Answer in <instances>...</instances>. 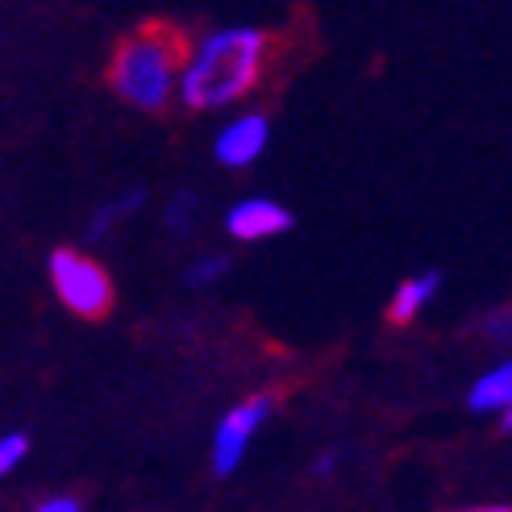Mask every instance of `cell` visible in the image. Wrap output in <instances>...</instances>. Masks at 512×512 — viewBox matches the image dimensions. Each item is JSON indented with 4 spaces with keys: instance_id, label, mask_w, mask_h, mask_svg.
<instances>
[{
    "instance_id": "13",
    "label": "cell",
    "mask_w": 512,
    "mask_h": 512,
    "mask_svg": "<svg viewBox=\"0 0 512 512\" xmlns=\"http://www.w3.org/2000/svg\"><path fill=\"white\" fill-rule=\"evenodd\" d=\"M483 334L488 338H512V309H496L488 321H483Z\"/></svg>"
},
{
    "instance_id": "17",
    "label": "cell",
    "mask_w": 512,
    "mask_h": 512,
    "mask_svg": "<svg viewBox=\"0 0 512 512\" xmlns=\"http://www.w3.org/2000/svg\"><path fill=\"white\" fill-rule=\"evenodd\" d=\"M467 512H475V508H467Z\"/></svg>"
},
{
    "instance_id": "8",
    "label": "cell",
    "mask_w": 512,
    "mask_h": 512,
    "mask_svg": "<svg viewBox=\"0 0 512 512\" xmlns=\"http://www.w3.org/2000/svg\"><path fill=\"white\" fill-rule=\"evenodd\" d=\"M433 292H438V275H433V271H429V275H417V279H404L400 292H396L392 304H388V321H392V325H408V321L421 313V304H425Z\"/></svg>"
},
{
    "instance_id": "2",
    "label": "cell",
    "mask_w": 512,
    "mask_h": 512,
    "mask_svg": "<svg viewBox=\"0 0 512 512\" xmlns=\"http://www.w3.org/2000/svg\"><path fill=\"white\" fill-rule=\"evenodd\" d=\"M188 50H192V38L179 30V25L146 21L113 46L105 80L125 105H134L142 113H163L175 100Z\"/></svg>"
},
{
    "instance_id": "6",
    "label": "cell",
    "mask_w": 512,
    "mask_h": 512,
    "mask_svg": "<svg viewBox=\"0 0 512 512\" xmlns=\"http://www.w3.org/2000/svg\"><path fill=\"white\" fill-rule=\"evenodd\" d=\"M267 138H271L267 117L263 113H246L238 121H229L225 130L217 134L213 155H217L221 167H250L267 150Z\"/></svg>"
},
{
    "instance_id": "4",
    "label": "cell",
    "mask_w": 512,
    "mask_h": 512,
    "mask_svg": "<svg viewBox=\"0 0 512 512\" xmlns=\"http://www.w3.org/2000/svg\"><path fill=\"white\" fill-rule=\"evenodd\" d=\"M271 408H275L271 396H250L221 417V425L213 433V471L217 475H234V467L246 458V446L254 442V433L271 417Z\"/></svg>"
},
{
    "instance_id": "16",
    "label": "cell",
    "mask_w": 512,
    "mask_h": 512,
    "mask_svg": "<svg viewBox=\"0 0 512 512\" xmlns=\"http://www.w3.org/2000/svg\"><path fill=\"white\" fill-rule=\"evenodd\" d=\"M475 512H512V508H475Z\"/></svg>"
},
{
    "instance_id": "3",
    "label": "cell",
    "mask_w": 512,
    "mask_h": 512,
    "mask_svg": "<svg viewBox=\"0 0 512 512\" xmlns=\"http://www.w3.org/2000/svg\"><path fill=\"white\" fill-rule=\"evenodd\" d=\"M46 279H50V292H55V300L63 304V309H67L71 317H84V321L109 317L113 300H117L109 271L100 267L92 254L75 250V246L50 250V259H46Z\"/></svg>"
},
{
    "instance_id": "5",
    "label": "cell",
    "mask_w": 512,
    "mask_h": 512,
    "mask_svg": "<svg viewBox=\"0 0 512 512\" xmlns=\"http://www.w3.org/2000/svg\"><path fill=\"white\" fill-rule=\"evenodd\" d=\"M225 229H229V238H238V242H263V238H275V234H284V229H292V213L284 204L254 196V200H238L234 209L225 213Z\"/></svg>"
},
{
    "instance_id": "12",
    "label": "cell",
    "mask_w": 512,
    "mask_h": 512,
    "mask_svg": "<svg viewBox=\"0 0 512 512\" xmlns=\"http://www.w3.org/2000/svg\"><path fill=\"white\" fill-rule=\"evenodd\" d=\"M229 271V254H204V259H196L188 267V284L204 288V284H217V279Z\"/></svg>"
},
{
    "instance_id": "9",
    "label": "cell",
    "mask_w": 512,
    "mask_h": 512,
    "mask_svg": "<svg viewBox=\"0 0 512 512\" xmlns=\"http://www.w3.org/2000/svg\"><path fill=\"white\" fill-rule=\"evenodd\" d=\"M471 408H475V413H492V408H512V363L496 367L488 379H479V383H475Z\"/></svg>"
},
{
    "instance_id": "1",
    "label": "cell",
    "mask_w": 512,
    "mask_h": 512,
    "mask_svg": "<svg viewBox=\"0 0 512 512\" xmlns=\"http://www.w3.org/2000/svg\"><path fill=\"white\" fill-rule=\"evenodd\" d=\"M275 34L250 30V25H229L192 42L188 63L179 71V105L192 113H217L225 105H238L267 80V67L275 59Z\"/></svg>"
},
{
    "instance_id": "7",
    "label": "cell",
    "mask_w": 512,
    "mask_h": 512,
    "mask_svg": "<svg viewBox=\"0 0 512 512\" xmlns=\"http://www.w3.org/2000/svg\"><path fill=\"white\" fill-rule=\"evenodd\" d=\"M142 204H146V192H142V188H130V192L105 200V204H100V209L92 213V221H88V242H105L125 217H134V213L142 209Z\"/></svg>"
},
{
    "instance_id": "10",
    "label": "cell",
    "mask_w": 512,
    "mask_h": 512,
    "mask_svg": "<svg viewBox=\"0 0 512 512\" xmlns=\"http://www.w3.org/2000/svg\"><path fill=\"white\" fill-rule=\"evenodd\" d=\"M196 217H200V200H196V192H179V196L167 204L163 225H167V234L188 238V234H192V225H196Z\"/></svg>"
},
{
    "instance_id": "14",
    "label": "cell",
    "mask_w": 512,
    "mask_h": 512,
    "mask_svg": "<svg viewBox=\"0 0 512 512\" xmlns=\"http://www.w3.org/2000/svg\"><path fill=\"white\" fill-rule=\"evenodd\" d=\"M30 512H84V504L75 500V496H46V500H38Z\"/></svg>"
},
{
    "instance_id": "11",
    "label": "cell",
    "mask_w": 512,
    "mask_h": 512,
    "mask_svg": "<svg viewBox=\"0 0 512 512\" xmlns=\"http://www.w3.org/2000/svg\"><path fill=\"white\" fill-rule=\"evenodd\" d=\"M25 454H30V433H21V429L0 433V479H9L25 463Z\"/></svg>"
},
{
    "instance_id": "15",
    "label": "cell",
    "mask_w": 512,
    "mask_h": 512,
    "mask_svg": "<svg viewBox=\"0 0 512 512\" xmlns=\"http://www.w3.org/2000/svg\"><path fill=\"white\" fill-rule=\"evenodd\" d=\"M504 429L512 433V408H504Z\"/></svg>"
}]
</instances>
